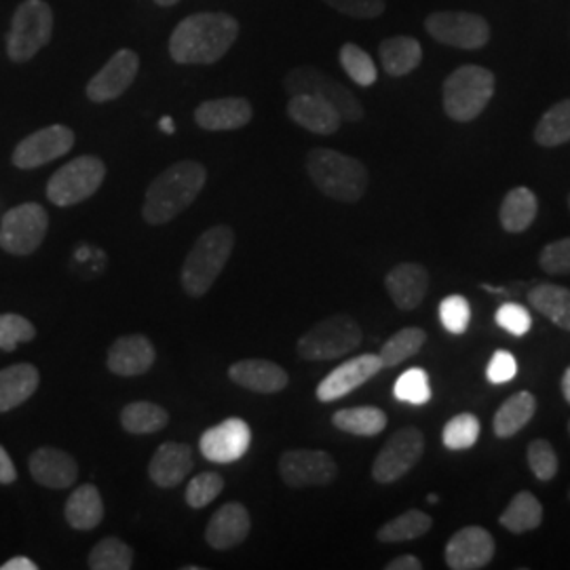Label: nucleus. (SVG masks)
Wrapping results in <instances>:
<instances>
[{"label":"nucleus","instance_id":"f257e3e1","mask_svg":"<svg viewBox=\"0 0 570 570\" xmlns=\"http://www.w3.org/2000/svg\"><path fill=\"white\" fill-rule=\"evenodd\" d=\"M239 37V21L228 13H195L184 18L169 39V56L184 66L223 60Z\"/></svg>","mask_w":570,"mask_h":570},{"label":"nucleus","instance_id":"f03ea898","mask_svg":"<svg viewBox=\"0 0 570 570\" xmlns=\"http://www.w3.org/2000/svg\"><path fill=\"white\" fill-rule=\"evenodd\" d=\"M207 169L197 161H180L167 167L146 190L142 216L148 225L171 223L204 190Z\"/></svg>","mask_w":570,"mask_h":570},{"label":"nucleus","instance_id":"7ed1b4c3","mask_svg":"<svg viewBox=\"0 0 570 570\" xmlns=\"http://www.w3.org/2000/svg\"><path fill=\"white\" fill-rule=\"evenodd\" d=\"M306 171L313 184L334 202L357 204L367 190L366 165L332 148H315L306 155Z\"/></svg>","mask_w":570,"mask_h":570},{"label":"nucleus","instance_id":"20e7f679","mask_svg":"<svg viewBox=\"0 0 570 570\" xmlns=\"http://www.w3.org/2000/svg\"><path fill=\"white\" fill-rule=\"evenodd\" d=\"M235 235L225 225L212 226L195 242L183 266L184 292L199 298L212 289L233 254Z\"/></svg>","mask_w":570,"mask_h":570},{"label":"nucleus","instance_id":"39448f33","mask_svg":"<svg viewBox=\"0 0 570 570\" xmlns=\"http://www.w3.org/2000/svg\"><path fill=\"white\" fill-rule=\"evenodd\" d=\"M494 75L484 66L468 63L456 68L444 81V110L452 121H475L494 96Z\"/></svg>","mask_w":570,"mask_h":570},{"label":"nucleus","instance_id":"423d86ee","mask_svg":"<svg viewBox=\"0 0 570 570\" xmlns=\"http://www.w3.org/2000/svg\"><path fill=\"white\" fill-rule=\"evenodd\" d=\"M364 341L360 324L348 315H332L311 327L298 341V355L308 362L345 357Z\"/></svg>","mask_w":570,"mask_h":570},{"label":"nucleus","instance_id":"0eeeda50","mask_svg":"<svg viewBox=\"0 0 570 570\" xmlns=\"http://www.w3.org/2000/svg\"><path fill=\"white\" fill-rule=\"evenodd\" d=\"M53 35V11L45 0H23L7 35V53L13 61L32 60Z\"/></svg>","mask_w":570,"mask_h":570},{"label":"nucleus","instance_id":"6e6552de","mask_svg":"<svg viewBox=\"0 0 570 570\" xmlns=\"http://www.w3.org/2000/svg\"><path fill=\"white\" fill-rule=\"evenodd\" d=\"M106 178L100 157L82 155L60 167L47 183V199L58 207L82 204L94 197Z\"/></svg>","mask_w":570,"mask_h":570},{"label":"nucleus","instance_id":"1a4fd4ad","mask_svg":"<svg viewBox=\"0 0 570 570\" xmlns=\"http://www.w3.org/2000/svg\"><path fill=\"white\" fill-rule=\"evenodd\" d=\"M284 87L289 96L311 94V96L324 98L326 102L332 104L338 110L343 121L357 122L364 119V106L353 96V91L346 89L343 82L330 79L327 75L313 66H298V68L289 70L285 75Z\"/></svg>","mask_w":570,"mask_h":570},{"label":"nucleus","instance_id":"9d476101","mask_svg":"<svg viewBox=\"0 0 570 570\" xmlns=\"http://www.w3.org/2000/svg\"><path fill=\"white\" fill-rule=\"evenodd\" d=\"M49 216L39 204L11 207L0 218V247L13 256H30L41 247Z\"/></svg>","mask_w":570,"mask_h":570},{"label":"nucleus","instance_id":"9b49d317","mask_svg":"<svg viewBox=\"0 0 570 570\" xmlns=\"http://www.w3.org/2000/svg\"><path fill=\"white\" fill-rule=\"evenodd\" d=\"M431 39L454 49L475 51L490 41L489 21L469 11H438L425 20Z\"/></svg>","mask_w":570,"mask_h":570},{"label":"nucleus","instance_id":"f8f14e48","mask_svg":"<svg viewBox=\"0 0 570 570\" xmlns=\"http://www.w3.org/2000/svg\"><path fill=\"white\" fill-rule=\"evenodd\" d=\"M425 452V435L416 428L395 431L381 449L372 465V478L379 484H391L404 478L414 468Z\"/></svg>","mask_w":570,"mask_h":570},{"label":"nucleus","instance_id":"ddd939ff","mask_svg":"<svg viewBox=\"0 0 570 570\" xmlns=\"http://www.w3.org/2000/svg\"><path fill=\"white\" fill-rule=\"evenodd\" d=\"M279 475L287 487H327L336 480L338 465L324 450H287L279 459Z\"/></svg>","mask_w":570,"mask_h":570},{"label":"nucleus","instance_id":"4468645a","mask_svg":"<svg viewBox=\"0 0 570 570\" xmlns=\"http://www.w3.org/2000/svg\"><path fill=\"white\" fill-rule=\"evenodd\" d=\"M75 131L66 125H49L45 129L35 131L32 136L23 138L16 150L11 161L18 169H37L41 165L51 164L68 155L75 146Z\"/></svg>","mask_w":570,"mask_h":570},{"label":"nucleus","instance_id":"2eb2a0df","mask_svg":"<svg viewBox=\"0 0 570 570\" xmlns=\"http://www.w3.org/2000/svg\"><path fill=\"white\" fill-rule=\"evenodd\" d=\"M140 70V58L131 49L117 51L110 60L104 63L102 70L87 82V98L91 102H112L136 81Z\"/></svg>","mask_w":570,"mask_h":570},{"label":"nucleus","instance_id":"dca6fc26","mask_svg":"<svg viewBox=\"0 0 570 570\" xmlns=\"http://www.w3.org/2000/svg\"><path fill=\"white\" fill-rule=\"evenodd\" d=\"M383 367L385 366L381 355H370V353L357 355L345 364L334 367L327 374L326 379L317 385V400L324 404L336 402L348 393H353L355 389L366 385L367 381L374 379Z\"/></svg>","mask_w":570,"mask_h":570},{"label":"nucleus","instance_id":"f3484780","mask_svg":"<svg viewBox=\"0 0 570 570\" xmlns=\"http://www.w3.org/2000/svg\"><path fill=\"white\" fill-rule=\"evenodd\" d=\"M249 425L242 419H226L225 423L205 431L199 449L207 461L226 465L244 459L249 450Z\"/></svg>","mask_w":570,"mask_h":570},{"label":"nucleus","instance_id":"a211bd4d","mask_svg":"<svg viewBox=\"0 0 570 570\" xmlns=\"http://www.w3.org/2000/svg\"><path fill=\"white\" fill-rule=\"evenodd\" d=\"M494 537L482 527H465L450 537L446 564L452 570H480L494 558Z\"/></svg>","mask_w":570,"mask_h":570},{"label":"nucleus","instance_id":"6ab92c4d","mask_svg":"<svg viewBox=\"0 0 570 570\" xmlns=\"http://www.w3.org/2000/svg\"><path fill=\"white\" fill-rule=\"evenodd\" d=\"M287 117L296 125L305 127L306 131L317 134V136L336 134L343 122L338 110L332 104L326 102L320 96H311V94L289 96Z\"/></svg>","mask_w":570,"mask_h":570},{"label":"nucleus","instance_id":"aec40b11","mask_svg":"<svg viewBox=\"0 0 570 570\" xmlns=\"http://www.w3.org/2000/svg\"><path fill=\"white\" fill-rule=\"evenodd\" d=\"M157 360V351L142 334L117 338L108 351V370L117 376H142Z\"/></svg>","mask_w":570,"mask_h":570},{"label":"nucleus","instance_id":"412c9836","mask_svg":"<svg viewBox=\"0 0 570 570\" xmlns=\"http://www.w3.org/2000/svg\"><path fill=\"white\" fill-rule=\"evenodd\" d=\"M252 529L249 513L242 503H226L216 511L205 529V541L214 550H233L242 546Z\"/></svg>","mask_w":570,"mask_h":570},{"label":"nucleus","instance_id":"4be33fe9","mask_svg":"<svg viewBox=\"0 0 570 570\" xmlns=\"http://www.w3.org/2000/svg\"><path fill=\"white\" fill-rule=\"evenodd\" d=\"M30 473L45 489H70L79 478L77 461L60 449H39L30 456Z\"/></svg>","mask_w":570,"mask_h":570},{"label":"nucleus","instance_id":"5701e85b","mask_svg":"<svg viewBox=\"0 0 570 570\" xmlns=\"http://www.w3.org/2000/svg\"><path fill=\"white\" fill-rule=\"evenodd\" d=\"M385 287L393 305L402 311H412L428 296L429 271L416 263H404L391 268L385 277Z\"/></svg>","mask_w":570,"mask_h":570},{"label":"nucleus","instance_id":"b1692460","mask_svg":"<svg viewBox=\"0 0 570 570\" xmlns=\"http://www.w3.org/2000/svg\"><path fill=\"white\" fill-rule=\"evenodd\" d=\"M193 449L188 444L165 442L150 459L148 475L161 489H176L193 471Z\"/></svg>","mask_w":570,"mask_h":570},{"label":"nucleus","instance_id":"393cba45","mask_svg":"<svg viewBox=\"0 0 570 570\" xmlns=\"http://www.w3.org/2000/svg\"><path fill=\"white\" fill-rule=\"evenodd\" d=\"M228 376L235 385L265 395L279 393L289 383L284 367L268 360H242L228 367Z\"/></svg>","mask_w":570,"mask_h":570},{"label":"nucleus","instance_id":"a878e982","mask_svg":"<svg viewBox=\"0 0 570 570\" xmlns=\"http://www.w3.org/2000/svg\"><path fill=\"white\" fill-rule=\"evenodd\" d=\"M195 121L207 131H233L252 121V104L245 98L207 100L195 110Z\"/></svg>","mask_w":570,"mask_h":570},{"label":"nucleus","instance_id":"bb28decb","mask_svg":"<svg viewBox=\"0 0 570 570\" xmlns=\"http://www.w3.org/2000/svg\"><path fill=\"white\" fill-rule=\"evenodd\" d=\"M39 383L41 374L32 364H16L0 370V412H9L28 402L39 389Z\"/></svg>","mask_w":570,"mask_h":570},{"label":"nucleus","instance_id":"cd10ccee","mask_svg":"<svg viewBox=\"0 0 570 570\" xmlns=\"http://www.w3.org/2000/svg\"><path fill=\"white\" fill-rule=\"evenodd\" d=\"M63 515L72 529H96L104 518V501L100 490L96 489L94 484L79 487L66 501Z\"/></svg>","mask_w":570,"mask_h":570},{"label":"nucleus","instance_id":"c85d7f7f","mask_svg":"<svg viewBox=\"0 0 570 570\" xmlns=\"http://www.w3.org/2000/svg\"><path fill=\"white\" fill-rule=\"evenodd\" d=\"M534 412H537V400L530 391L513 393L494 414V421H492L494 435L501 440L513 438L520 429L529 425Z\"/></svg>","mask_w":570,"mask_h":570},{"label":"nucleus","instance_id":"c756f323","mask_svg":"<svg viewBox=\"0 0 570 570\" xmlns=\"http://www.w3.org/2000/svg\"><path fill=\"white\" fill-rule=\"evenodd\" d=\"M537 214H539L537 195L527 186H515L505 195L501 204L499 220L508 233H524L534 223Z\"/></svg>","mask_w":570,"mask_h":570},{"label":"nucleus","instance_id":"7c9ffc66","mask_svg":"<svg viewBox=\"0 0 570 570\" xmlns=\"http://www.w3.org/2000/svg\"><path fill=\"white\" fill-rule=\"evenodd\" d=\"M379 56L389 77H406L423 61V47L412 37H391L381 42Z\"/></svg>","mask_w":570,"mask_h":570},{"label":"nucleus","instance_id":"2f4dec72","mask_svg":"<svg viewBox=\"0 0 570 570\" xmlns=\"http://www.w3.org/2000/svg\"><path fill=\"white\" fill-rule=\"evenodd\" d=\"M529 303L556 326L570 330L569 287L556 284L534 285L529 292Z\"/></svg>","mask_w":570,"mask_h":570},{"label":"nucleus","instance_id":"473e14b6","mask_svg":"<svg viewBox=\"0 0 570 570\" xmlns=\"http://www.w3.org/2000/svg\"><path fill=\"white\" fill-rule=\"evenodd\" d=\"M499 522L503 529L510 530L513 534L537 530L543 522V505L532 492L522 490L511 499L510 505L501 513Z\"/></svg>","mask_w":570,"mask_h":570},{"label":"nucleus","instance_id":"72a5a7b5","mask_svg":"<svg viewBox=\"0 0 570 570\" xmlns=\"http://www.w3.org/2000/svg\"><path fill=\"white\" fill-rule=\"evenodd\" d=\"M332 423L334 428L351 435L372 438L385 431L387 414L381 407L374 406L345 407L332 416Z\"/></svg>","mask_w":570,"mask_h":570},{"label":"nucleus","instance_id":"f704fd0d","mask_svg":"<svg viewBox=\"0 0 570 570\" xmlns=\"http://www.w3.org/2000/svg\"><path fill=\"white\" fill-rule=\"evenodd\" d=\"M431 527H433V520L425 511L407 510L406 513L383 524L376 532V537L381 543H404L428 534Z\"/></svg>","mask_w":570,"mask_h":570},{"label":"nucleus","instance_id":"c9c22d12","mask_svg":"<svg viewBox=\"0 0 570 570\" xmlns=\"http://www.w3.org/2000/svg\"><path fill=\"white\" fill-rule=\"evenodd\" d=\"M169 423L167 410L150 402H131L122 407L121 425L127 433L146 435L157 433Z\"/></svg>","mask_w":570,"mask_h":570},{"label":"nucleus","instance_id":"e433bc0d","mask_svg":"<svg viewBox=\"0 0 570 570\" xmlns=\"http://www.w3.org/2000/svg\"><path fill=\"white\" fill-rule=\"evenodd\" d=\"M534 140L546 148L570 142V100L553 104L541 117L534 127Z\"/></svg>","mask_w":570,"mask_h":570},{"label":"nucleus","instance_id":"4c0bfd02","mask_svg":"<svg viewBox=\"0 0 570 570\" xmlns=\"http://www.w3.org/2000/svg\"><path fill=\"white\" fill-rule=\"evenodd\" d=\"M428 343V332L421 327H404L397 334H393L387 343L381 348L383 366L395 367L410 357H414L423 345Z\"/></svg>","mask_w":570,"mask_h":570},{"label":"nucleus","instance_id":"58836bf2","mask_svg":"<svg viewBox=\"0 0 570 570\" xmlns=\"http://www.w3.org/2000/svg\"><path fill=\"white\" fill-rule=\"evenodd\" d=\"M87 564L94 570H129L134 564V551L121 539L106 537L91 550Z\"/></svg>","mask_w":570,"mask_h":570},{"label":"nucleus","instance_id":"ea45409f","mask_svg":"<svg viewBox=\"0 0 570 570\" xmlns=\"http://www.w3.org/2000/svg\"><path fill=\"white\" fill-rule=\"evenodd\" d=\"M341 66H343L346 77L355 82V85H360V87H372L376 79H379L376 63L355 42L343 45V49H341Z\"/></svg>","mask_w":570,"mask_h":570},{"label":"nucleus","instance_id":"a19ab883","mask_svg":"<svg viewBox=\"0 0 570 570\" xmlns=\"http://www.w3.org/2000/svg\"><path fill=\"white\" fill-rule=\"evenodd\" d=\"M393 395L410 404V406H425L429 400H431V385H429L428 372L423 367H410L406 370L395 387H393Z\"/></svg>","mask_w":570,"mask_h":570},{"label":"nucleus","instance_id":"79ce46f5","mask_svg":"<svg viewBox=\"0 0 570 570\" xmlns=\"http://www.w3.org/2000/svg\"><path fill=\"white\" fill-rule=\"evenodd\" d=\"M478 438H480V421L469 412L452 416L442 431V442L450 450L471 449L475 446Z\"/></svg>","mask_w":570,"mask_h":570},{"label":"nucleus","instance_id":"37998d69","mask_svg":"<svg viewBox=\"0 0 570 570\" xmlns=\"http://www.w3.org/2000/svg\"><path fill=\"white\" fill-rule=\"evenodd\" d=\"M225 489V480L218 473H199L188 482L186 489V503L193 510H204L212 501L218 499V494Z\"/></svg>","mask_w":570,"mask_h":570},{"label":"nucleus","instance_id":"c03bdc74","mask_svg":"<svg viewBox=\"0 0 570 570\" xmlns=\"http://www.w3.org/2000/svg\"><path fill=\"white\" fill-rule=\"evenodd\" d=\"M37 336V327L16 313L0 315V351H16L20 343H30Z\"/></svg>","mask_w":570,"mask_h":570},{"label":"nucleus","instance_id":"a18cd8bd","mask_svg":"<svg viewBox=\"0 0 570 570\" xmlns=\"http://www.w3.org/2000/svg\"><path fill=\"white\" fill-rule=\"evenodd\" d=\"M530 471L537 480L550 482L558 473V454L548 440H532L527 450Z\"/></svg>","mask_w":570,"mask_h":570},{"label":"nucleus","instance_id":"49530a36","mask_svg":"<svg viewBox=\"0 0 570 570\" xmlns=\"http://www.w3.org/2000/svg\"><path fill=\"white\" fill-rule=\"evenodd\" d=\"M440 322L450 334H465L471 322V305L468 298L461 294L446 296L440 303Z\"/></svg>","mask_w":570,"mask_h":570},{"label":"nucleus","instance_id":"de8ad7c7","mask_svg":"<svg viewBox=\"0 0 570 570\" xmlns=\"http://www.w3.org/2000/svg\"><path fill=\"white\" fill-rule=\"evenodd\" d=\"M539 265L550 275H570V237L546 245L541 249Z\"/></svg>","mask_w":570,"mask_h":570},{"label":"nucleus","instance_id":"09e8293b","mask_svg":"<svg viewBox=\"0 0 570 570\" xmlns=\"http://www.w3.org/2000/svg\"><path fill=\"white\" fill-rule=\"evenodd\" d=\"M327 7L336 9L338 13L357 18V20H374L385 13V0H324Z\"/></svg>","mask_w":570,"mask_h":570},{"label":"nucleus","instance_id":"8fccbe9b","mask_svg":"<svg viewBox=\"0 0 570 570\" xmlns=\"http://www.w3.org/2000/svg\"><path fill=\"white\" fill-rule=\"evenodd\" d=\"M497 324L503 330H508L513 336H524L532 326V317L524 306L508 303V305L499 306Z\"/></svg>","mask_w":570,"mask_h":570},{"label":"nucleus","instance_id":"3c124183","mask_svg":"<svg viewBox=\"0 0 570 570\" xmlns=\"http://www.w3.org/2000/svg\"><path fill=\"white\" fill-rule=\"evenodd\" d=\"M515 374H518L515 357L511 355L510 351H497L490 360L489 370H487L490 383L492 385L510 383L515 379Z\"/></svg>","mask_w":570,"mask_h":570},{"label":"nucleus","instance_id":"603ef678","mask_svg":"<svg viewBox=\"0 0 570 570\" xmlns=\"http://www.w3.org/2000/svg\"><path fill=\"white\" fill-rule=\"evenodd\" d=\"M18 480V469L13 465L7 450L0 446V484H13Z\"/></svg>","mask_w":570,"mask_h":570},{"label":"nucleus","instance_id":"864d4df0","mask_svg":"<svg viewBox=\"0 0 570 570\" xmlns=\"http://www.w3.org/2000/svg\"><path fill=\"white\" fill-rule=\"evenodd\" d=\"M387 570H421L423 569V562L416 558V556H410V553H404V556H397V558H393L391 562H389Z\"/></svg>","mask_w":570,"mask_h":570},{"label":"nucleus","instance_id":"5fc2aeb1","mask_svg":"<svg viewBox=\"0 0 570 570\" xmlns=\"http://www.w3.org/2000/svg\"><path fill=\"white\" fill-rule=\"evenodd\" d=\"M39 567L32 562V560H28V558H11L9 562H4L0 570H37Z\"/></svg>","mask_w":570,"mask_h":570},{"label":"nucleus","instance_id":"6e6d98bb","mask_svg":"<svg viewBox=\"0 0 570 570\" xmlns=\"http://www.w3.org/2000/svg\"><path fill=\"white\" fill-rule=\"evenodd\" d=\"M159 129H164L165 134H176V125L171 121V117H164L161 121H159Z\"/></svg>","mask_w":570,"mask_h":570},{"label":"nucleus","instance_id":"4d7b16f0","mask_svg":"<svg viewBox=\"0 0 570 570\" xmlns=\"http://www.w3.org/2000/svg\"><path fill=\"white\" fill-rule=\"evenodd\" d=\"M562 393H564V400L570 404V366L567 367V372L562 376Z\"/></svg>","mask_w":570,"mask_h":570},{"label":"nucleus","instance_id":"13d9d810","mask_svg":"<svg viewBox=\"0 0 570 570\" xmlns=\"http://www.w3.org/2000/svg\"><path fill=\"white\" fill-rule=\"evenodd\" d=\"M159 7H174V4H178L180 0H155Z\"/></svg>","mask_w":570,"mask_h":570},{"label":"nucleus","instance_id":"bf43d9fd","mask_svg":"<svg viewBox=\"0 0 570 570\" xmlns=\"http://www.w3.org/2000/svg\"><path fill=\"white\" fill-rule=\"evenodd\" d=\"M428 501L433 505V503H438V501H440V497H438V494H429Z\"/></svg>","mask_w":570,"mask_h":570},{"label":"nucleus","instance_id":"052dcab7","mask_svg":"<svg viewBox=\"0 0 570 570\" xmlns=\"http://www.w3.org/2000/svg\"><path fill=\"white\" fill-rule=\"evenodd\" d=\"M184 570H202V567H186Z\"/></svg>","mask_w":570,"mask_h":570},{"label":"nucleus","instance_id":"680f3d73","mask_svg":"<svg viewBox=\"0 0 570 570\" xmlns=\"http://www.w3.org/2000/svg\"><path fill=\"white\" fill-rule=\"evenodd\" d=\"M569 433H570V423H569Z\"/></svg>","mask_w":570,"mask_h":570},{"label":"nucleus","instance_id":"e2e57ef3","mask_svg":"<svg viewBox=\"0 0 570 570\" xmlns=\"http://www.w3.org/2000/svg\"><path fill=\"white\" fill-rule=\"evenodd\" d=\"M569 499H570V489H569Z\"/></svg>","mask_w":570,"mask_h":570},{"label":"nucleus","instance_id":"0e129e2a","mask_svg":"<svg viewBox=\"0 0 570 570\" xmlns=\"http://www.w3.org/2000/svg\"><path fill=\"white\" fill-rule=\"evenodd\" d=\"M569 207H570V197H569Z\"/></svg>","mask_w":570,"mask_h":570},{"label":"nucleus","instance_id":"69168bd1","mask_svg":"<svg viewBox=\"0 0 570 570\" xmlns=\"http://www.w3.org/2000/svg\"><path fill=\"white\" fill-rule=\"evenodd\" d=\"M0 218H2V216H0Z\"/></svg>","mask_w":570,"mask_h":570}]
</instances>
